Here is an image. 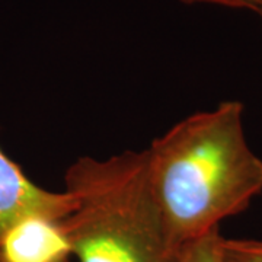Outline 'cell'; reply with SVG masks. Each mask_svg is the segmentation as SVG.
Returning <instances> with one entry per match:
<instances>
[{
    "mask_svg": "<svg viewBox=\"0 0 262 262\" xmlns=\"http://www.w3.org/2000/svg\"><path fill=\"white\" fill-rule=\"evenodd\" d=\"M185 5H215V6H225L233 9H248L258 12L261 0H179Z\"/></svg>",
    "mask_w": 262,
    "mask_h": 262,
    "instance_id": "cell-7",
    "label": "cell"
},
{
    "mask_svg": "<svg viewBox=\"0 0 262 262\" xmlns=\"http://www.w3.org/2000/svg\"><path fill=\"white\" fill-rule=\"evenodd\" d=\"M223 241L219 227L187 244L179 253L178 262H225Z\"/></svg>",
    "mask_w": 262,
    "mask_h": 262,
    "instance_id": "cell-5",
    "label": "cell"
},
{
    "mask_svg": "<svg viewBox=\"0 0 262 262\" xmlns=\"http://www.w3.org/2000/svg\"><path fill=\"white\" fill-rule=\"evenodd\" d=\"M72 208L73 200L67 191L53 192L34 184L0 149V241L27 219L42 217L61 222Z\"/></svg>",
    "mask_w": 262,
    "mask_h": 262,
    "instance_id": "cell-3",
    "label": "cell"
},
{
    "mask_svg": "<svg viewBox=\"0 0 262 262\" xmlns=\"http://www.w3.org/2000/svg\"><path fill=\"white\" fill-rule=\"evenodd\" d=\"M146 153L151 189L178 252L262 192V159L246 141L237 101L189 115Z\"/></svg>",
    "mask_w": 262,
    "mask_h": 262,
    "instance_id": "cell-1",
    "label": "cell"
},
{
    "mask_svg": "<svg viewBox=\"0 0 262 262\" xmlns=\"http://www.w3.org/2000/svg\"><path fill=\"white\" fill-rule=\"evenodd\" d=\"M256 13H259V15H261V18H262V0L259 2V8H258V12H256Z\"/></svg>",
    "mask_w": 262,
    "mask_h": 262,
    "instance_id": "cell-8",
    "label": "cell"
},
{
    "mask_svg": "<svg viewBox=\"0 0 262 262\" xmlns=\"http://www.w3.org/2000/svg\"><path fill=\"white\" fill-rule=\"evenodd\" d=\"M61 262H70V259H66V261H61Z\"/></svg>",
    "mask_w": 262,
    "mask_h": 262,
    "instance_id": "cell-9",
    "label": "cell"
},
{
    "mask_svg": "<svg viewBox=\"0 0 262 262\" xmlns=\"http://www.w3.org/2000/svg\"><path fill=\"white\" fill-rule=\"evenodd\" d=\"M225 262H262V241L225 239Z\"/></svg>",
    "mask_w": 262,
    "mask_h": 262,
    "instance_id": "cell-6",
    "label": "cell"
},
{
    "mask_svg": "<svg viewBox=\"0 0 262 262\" xmlns=\"http://www.w3.org/2000/svg\"><path fill=\"white\" fill-rule=\"evenodd\" d=\"M60 222L32 217L12 227L0 241V262H61L70 259Z\"/></svg>",
    "mask_w": 262,
    "mask_h": 262,
    "instance_id": "cell-4",
    "label": "cell"
},
{
    "mask_svg": "<svg viewBox=\"0 0 262 262\" xmlns=\"http://www.w3.org/2000/svg\"><path fill=\"white\" fill-rule=\"evenodd\" d=\"M73 208L58 225L79 262H178L149 179L147 153L79 158L66 170Z\"/></svg>",
    "mask_w": 262,
    "mask_h": 262,
    "instance_id": "cell-2",
    "label": "cell"
}]
</instances>
